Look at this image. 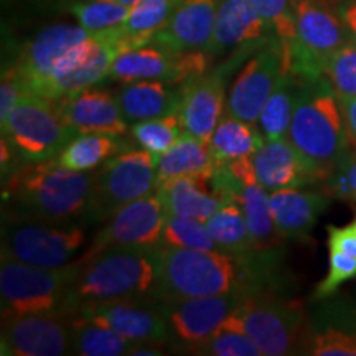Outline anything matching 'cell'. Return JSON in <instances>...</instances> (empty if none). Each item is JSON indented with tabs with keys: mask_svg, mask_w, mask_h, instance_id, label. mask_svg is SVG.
Masks as SVG:
<instances>
[{
	"mask_svg": "<svg viewBox=\"0 0 356 356\" xmlns=\"http://www.w3.org/2000/svg\"><path fill=\"white\" fill-rule=\"evenodd\" d=\"M159 284L155 299L160 302L221 296L229 292L252 293L267 291L261 275L266 267L257 266L252 256L238 257L229 252L203 251L172 246L157 248Z\"/></svg>",
	"mask_w": 356,
	"mask_h": 356,
	"instance_id": "6da1fadb",
	"label": "cell"
},
{
	"mask_svg": "<svg viewBox=\"0 0 356 356\" xmlns=\"http://www.w3.org/2000/svg\"><path fill=\"white\" fill-rule=\"evenodd\" d=\"M95 173L61 167L55 157L17 167L7 178V216L53 222L88 220Z\"/></svg>",
	"mask_w": 356,
	"mask_h": 356,
	"instance_id": "7a4b0ae2",
	"label": "cell"
},
{
	"mask_svg": "<svg viewBox=\"0 0 356 356\" xmlns=\"http://www.w3.org/2000/svg\"><path fill=\"white\" fill-rule=\"evenodd\" d=\"M287 139L323 180L351 150L341 101L325 76L302 79Z\"/></svg>",
	"mask_w": 356,
	"mask_h": 356,
	"instance_id": "3957f363",
	"label": "cell"
},
{
	"mask_svg": "<svg viewBox=\"0 0 356 356\" xmlns=\"http://www.w3.org/2000/svg\"><path fill=\"white\" fill-rule=\"evenodd\" d=\"M157 249L109 248L83 262L74 284L76 310L86 302L155 299L159 284Z\"/></svg>",
	"mask_w": 356,
	"mask_h": 356,
	"instance_id": "277c9868",
	"label": "cell"
},
{
	"mask_svg": "<svg viewBox=\"0 0 356 356\" xmlns=\"http://www.w3.org/2000/svg\"><path fill=\"white\" fill-rule=\"evenodd\" d=\"M222 323L248 333L264 356L309 355L310 318L304 302L297 299L273 291L248 293Z\"/></svg>",
	"mask_w": 356,
	"mask_h": 356,
	"instance_id": "5b68a950",
	"label": "cell"
},
{
	"mask_svg": "<svg viewBox=\"0 0 356 356\" xmlns=\"http://www.w3.org/2000/svg\"><path fill=\"white\" fill-rule=\"evenodd\" d=\"M83 262L47 269L2 259L0 264V302L2 320L29 314H76L74 284Z\"/></svg>",
	"mask_w": 356,
	"mask_h": 356,
	"instance_id": "8992f818",
	"label": "cell"
},
{
	"mask_svg": "<svg viewBox=\"0 0 356 356\" xmlns=\"http://www.w3.org/2000/svg\"><path fill=\"white\" fill-rule=\"evenodd\" d=\"M296 17V43L286 55L289 73L302 79L323 76L328 60L348 42L340 17L323 0H292Z\"/></svg>",
	"mask_w": 356,
	"mask_h": 356,
	"instance_id": "52a82bcc",
	"label": "cell"
},
{
	"mask_svg": "<svg viewBox=\"0 0 356 356\" xmlns=\"http://www.w3.org/2000/svg\"><path fill=\"white\" fill-rule=\"evenodd\" d=\"M84 244L76 222H53L7 216L2 226V259L55 269L70 264Z\"/></svg>",
	"mask_w": 356,
	"mask_h": 356,
	"instance_id": "ba28073f",
	"label": "cell"
},
{
	"mask_svg": "<svg viewBox=\"0 0 356 356\" xmlns=\"http://www.w3.org/2000/svg\"><path fill=\"white\" fill-rule=\"evenodd\" d=\"M76 136L61 118L56 101L29 92L2 124V137L29 163L56 157Z\"/></svg>",
	"mask_w": 356,
	"mask_h": 356,
	"instance_id": "9c48e42d",
	"label": "cell"
},
{
	"mask_svg": "<svg viewBox=\"0 0 356 356\" xmlns=\"http://www.w3.org/2000/svg\"><path fill=\"white\" fill-rule=\"evenodd\" d=\"M157 188V157L144 149L115 154L95 172L89 221L109 220L119 208Z\"/></svg>",
	"mask_w": 356,
	"mask_h": 356,
	"instance_id": "30bf717a",
	"label": "cell"
},
{
	"mask_svg": "<svg viewBox=\"0 0 356 356\" xmlns=\"http://www.w3.org/2000/svg\"><path fill=\"white\" fill-rule=\"evenodd\" d=\"M213 55L208 51H172L157 43L119 53L111 65L109 78L119 83L159 79L181 84L204 74L210 68Z\"/></svg>",
	"mask_w": 356,
	"mask_h": 356,
	"instance_id": "8fae6325",
	"label": "cell"
},
{
	"mask_svg": "<svg viewBox=\"0 0 356 356\" xmlns=\"http://www.w3.org/2000/svg\"><path fill=\"white\" fill-rule=\"evenodd\" d=\"M79 317L109 328L137 343L167 346L173 335L163 317L160 302L154 299H118L86 302L78 307Z\"/></svg>",
	"mask_w": 356,
	"mask_h": 356,
	"instance_id": "7c38bea8",
	"label": "cell"
},
{
	"mask_svg": "<svg viewBox=\"0 0 356 356\" xmlns=\"http://www.w3.org/2000/svg\"><path fill=\"white\" fill-rule=\"evenodd\" d=\"M287 73L280 40L267 42L244 63L226 96V111L249 124H257L266 101Z\"/></svg>",
	"mask_w": 356,
	"mask_h": 356,
	"instance_id": "4fadbf2b",
	"label": "cell"
},
{
	"mask_svg": "<svg viewBox=\"0 0 356 356\" xmlns=\"http://www.w3.org/2000/svg\"><path fill=\"white\" fill-rule=\"evenodd\" d=\"M165 216L167 213L157 193L136 200L119 208L109 218L79 259L86 261L109 248L157 249L162 246Z\"/></svg>",
	"mask_w": 356,
	"mask_h": 356,
	"instance_id": "5bb4252c",
	"label": "cell"
},
{
	"mask_svg": "<svg viewBox=\"0 0 356 356\" xmlns=\"http://www.w3.org/2000/svg\"><path fill=\"white\" fill-rule=\"evenodd\" d=\"M91 37L81 25L55 24L43 29L22 47L15 63L10 65L29 95H42L58 63L71 48Z\"/></svg>",
	"mask_w": 356,
	"mask_h": 356,
	"instance_id": "9a60e30c",
	"label": "cell"
},
{
	"mask_svg": "<svg viewBox=\"0 0 356 356\" xmlns=\"http://www.w3.org/2000/svg\"><path fill=\"white\" fill-rule=\"evenodd\" d=\"M73 315L29 314L2 320V355L61 356L71 353Z\"/></svg>",
	"mask_w": 356,
	"mask_h": 356,
	"instance_id": "2e32d148",
	"label": "cell"
},
{
	"mask_svg": "<svg viewBox=\"0 0 356 356\" xmlns=\"http://www.w3.org/2000/svg\"><path fill=\"white\" fill-rule=\"evenodd\" d=\"M248 293L243 292H229L221 296L159 302L170 327L173 341H178L177 348H184L210 337L231 314H234Z\"/></svg>",
	"mask_w": 356,
	"mask_h": 356,
	"instance_id": "e0dca14e",
	"label": "cell"
},
{
	"mask_svg": "<svg viewBox=\"0 0 356 356\" xmlns=\"http://www.w3.org/2000/svg\"><path fill=\"white\" fill-rule=\"evenodd\" d=\"M275 38L251 0H218L216 24L208 53L213 56L234 50L257 51Z\"/></svg>",
	"mask_w": 356,
	"mask_h": 356,
	"instance_id": "ac0fdd59",
	"label": "cell"
},
{
	"mask_svg": "<svg viewBox=\"0 0 356 356\" xmlns=\"http://www.w3.org/2000/svg\"><path fill=\"white\" fill-rule=\"evenodd\" d=\"M226 74L228 70L218 68L181 84L178 111L186 134L210 142L213 131L226 111Z\"/></svg>",
	"mask_w": 356,
	"mask_h": 356,
	"instance_id": "d6986e66",
	"label": "cell"
},
{
	"mask_svg": "<svg viewBox=\"0 0 356 356\" xmlns=\"http://www.w3.org/2000/svg\"><path fill=\"white\" fill-rule=\"evenodd\" d=\"M61 118L78 134L126 136L131 124L124 118L118 97L108 89L89 86L56 101Z\"/></svg>",
	"mask_w": 356,
	"mask_h": 356,
	"instance_id": "ffe728a7",
	"label": "cell"
},
{
	"mask_svg": "<svg viewBox=\"0 0 356 356\" xmlns=\"http://www.w3.org/2000/svg\"><path fill=\"white\" fill-rule=\"evenodd\" d=\"M231 172L239 180V190L236 202L239 203L248 221L249 234H251L252 248L256 254L275 252L284 241L279 234L270 213L269 191L257 181L254 168H252L251 155L228 162Z\"/></svg>",
	"mask_w": 356,
	"mask_h": 356,
	"instance_id": "44dd1931",
	"label": "cell"
},
{
	"mask_svg": "<svg viewBox=\"0 0 356 356\" xmlns=\"http://www.w3.org/2000/svg\"><path fill=\"white\" fill-rule=\"evenodd\" d=\"M257 181L267 191L307 186L325 181L322 173L293 147L289 139L264 140L251 155Z\"/></svg>",
	"mask_w": 356,
	"mask_h": 356,
	"instance_id": "7402d4cb",
	"label": "cell"
},
{
	"mask_svg": "<svg viewBox=\"0 0 356 356\" xmlns=\"http://www.w3.org/2000/svg\"><path fill=\"white\" fill-rule=\"evenodd\" d=\"M218 0H180L150 43L172 51H208L215 33Z\"/></svg>",
	"mask_w": 356,
	"mask_h": 356,
	"instance_id": "603a6c76",
	"label": "cell"
},
{
	"mask_svg": "<svg viewBox=\"0 0 356 356\" xmlns=\"http://www.w3.org/2000/svg\"><path fill=\"white\" fill-rule=\"evenodd\" d=\"M269 204L275 228L284 241H300L309 238L318 218L330 204V198L327 193L307 191L304 186H296L270 191Z\"/></svg>",
	"mask_w": 356,
	"mask_h": 356,
	"instance_id": "cb8c5ba5",
	"label": "cell"
},
{
	"mask_svg": "<svg viewBox=\"0 0 356 356\" xmlns=\"http://www.w3.org/2000/svg\"><path fill=\"white\" fill-rule=\"evenodd\" d=\"M215 168L159 185L155 191L167 215L193 218L203 222L215 215L226 203L216 190L215 178H213Z\"/></svg>",
	"mask_w": 356,
	"mask_h": 356,
	"instance_id": "d4e9b609",
	"label": "cell"
},
{
	"mask_svg": "<svg viewBox=\"0 0 356 356\" xmlns=\"http://www.w3.org/2000/svg\"><path fill=\"white\" fill-rule=\"evenodd\" d=\"M115 97L124 118L132 126L180 109L181 86L159 79H140L122 83V86L115 91Z\"/></svg>",
	"mask_w": 356,
	"mask_h": 356,
	"instance_id": "484cf974",
	"label": "cell"
},
{
	"mask_svg": "<svg viewBox=\"0 0 356 356\" xmlns=\"http://www.w3.org/2000/svg\"><path fill=\"white\" fill-rule=\"evenodd\" d=\"M309 355L356 356V310L332 305L310 320Z\"/></svg>",
	"mask_w": 356,
	"mask_h": 356,
	"instance_id": "4316f807",
	"label": "cell"
},
{
	"mask_svg": "<svg viewBox=\"0 0 356 356\" xmlns=\"http://www.w3.org/2000/svg\"><path fill=\"white\" fill-rule=\"evenodd\" d=\"M180 0H140L121 25L99 32L106 35L119 53L144 47L165 26Z\"/></svg>",
	"mask_w": 356,
	"mask_h": 356,
	"instance_id": "83f0119b",
	"label": "cell"
},
{
	"mask_svg": "<svg viewBox=\"0 0 356 356\" xmlns=\"http://www.w3.org/2000/svg\"><path fill=\"white\" fill-rule=\"evenodd\" d=\"M95 37V44L89 55L78 66L68 73L61 74L60 78L53 79L48 84L43 97L51 101H58L61 97L74 95V92L86 89L89 86H96L106 78H109L111 65L114 58L119 55L118 47L102 33H91Z\"/></svg>",
	"mask_w": 356,
	"mask_h": 356,
	"instance_id": "f1b7e54d",
	"label": "cell"
},
{
	"mask_svg": "<svg viewBox=\"0 0 356 356\" xmlns=\"http://www.w3.org/2000/svg\"><path fill=\"white\" fill-rule=\"evenodd\" d=\"M328 273L315 289V300H327L356 277V216L345 226H327Z\"/></svg>",
	"mask_w": 356,
	"mask_h": 356,
	"instance_id": "f546056e",
	"label": "cell"
},
{
	"mask_svg": "<svg viewBox=\"0 0 356 356\" xmlns=\"http://www.w3.org/2000/svg\"><path fill=\"white\" fill-rule=\"evenodd\" d=\"M216 163L210 142L184 132L180 139L157 159V186L180 177L210 172Z\"/></svg>",
	"mask_w": 356,
	"mask_h": 356,
	"instance_id": "4dcf8cb0",
	"label": "cell"
},
{
	"mask_svg": "<svg viewBox=\"0 0 356 356\" xmlns=\"http://www.w3.org/2000/svg\"><path fill=\"white\" fill-rule=\"evenodd\" d=\"M264 140L256 124H249L226 113L211 134L210 149L218 163H226L249 157L264 144Z\"/></svg>",
	"mask_w": 356,
	"mask_h": 356,
	"instance_id": "1f68e13d",
	"label": "cell"
},
{
	"mask_svg": "<svg viewBox=\"0 0 356 356\" xmlns=\"http://www.w3.org/2000/svg\"><path fill=\"white\" fill-rule=\"evenodd\" d=\"M300 83L302 78L287 71L266 101L256 124L266 140L287 139Z\"/></svg>",
	"mask_w": 356,
	"mask_h": 356,
	"instance_id": "d6a6232c",
	"label": "cell"
},
{
	"mask_svg": "<svg viewBox=\"0 0 356 356\" xmlns=\"http://www.w3.org/2000/svg\"><path fill=\"white\" fill-rule=\"evenodd\" d=\"M71 353L79 356H122L132 355L137 341L127 340L109 328L73 315L70 323Z\"/></svg>",
	"mask_w": 356,
	"mask_h": 356,
	"instance_id": "836d02e7",
	"label": "cell"
},
{
	"mask_svg": "<svg viewBox=\"0 0 356 356\" xmlns=\"http://www.w3.org/2000/svg\"><path fill=\"white\" fill-rule=\"evenodd\" d=\"M208 233L215 239L220 251L238 257L256 254L249 234L248 221L236 200H229L211 218L204 221Z\"/></svg>",
	"mask_w": 356,
	"mask_h": 356,
	"instance_id": "e575fe53",
	"label": "cell"
},
{
	"mask_svg": "<svg viewBox=\"0 0 356 356\" xmlns=\"http://www.w3.org/2000/svg\"><path fill=\"white\" fill-rule=\"evenodd\" d=\"M122 142L108 134H78L55 160L61 167L78 172H91L121 152Z\"/></svg>",
	"mask_w": 356,
	"mask_h": 356,
	"instance_id": "d590c367",
	"label": "cell"
},
{
	"mask_svg": "<svg viewBox=\"0 0 356 356\" xmlns=\"http://www.w3.org/2000/svg\"><path fill=\"white\" fill-rule=\"evenodd\" d=\"M184 122H181L180 111L160 115V118L147 119L132 124L131 136L140 149L147 150L155 157L165 154L184 134Z\"/></svg>",
	"mask_w": 356,
	"mask_h": 356,
	"instance_id": "8d00e7d4",
	"label": "cell"
},
{
	"mask_svg": "<svg viewBox=\"0 0 356 356\" xmlns=\"http://www.w3.org/2000/svg\"><path fill=\"white\" fill-rule=\"evenodd\" d=\"M184 348L186 353L200 356H264L248 333L225 323L208 338Z\"/></svg>",
	"mask_w": 356,
	"mask_h": 356,
	"instance_id": "74e56055",
	"label": "cell"
},
{
	"mask_svg": "<svg viewBox=\"0 0 356 356\" xmlns=\"http://www.w3.org/2000/svg\"><path fill=\"white\" fill-rule=\"evenodd\" d=\"M131 10L132 7L106 0H78L70 3V12L89 33H99L121 25Z\"/></svg>",
	"mask_w": 356,
	"mask_h": 356,
	"instance_id": "f35d334b",
	"label": "cell"
},
{
	"mask_svg": "<svg viewBox=\"0 0 356 356\" xmlns=\"http://www.w3.org/2000/svg\"><path fill=\"white\" fill-rule=\"evenodd\" d=\"M163 246L216 251L218 246L203 221L180 215H167L162 233Z\"/></svg>",
	"mask_w": 356,
	"mask_h": 356,
	"instance_id": "ab89813d",
	"label": "cell"
},
{
	"mask_svg": "<svg viewBox=\"0 0 356 356\" xmlns=\"http://www.w3.org/2000/svg\"><path fill=\"white\" fill-rule=\"evenodd\" d=\"M323 76L340 99L356 97V40H348L325 65Z\"/></svg>",
	"mask_w": 356,
	"mask_h": 356,
	"instance_id": "60d3db41",
	"label": "cell"
},
{
	"mask_svg": "<svg viewBox=\"0 0 356 356\" xmlns=\"http://www.w3.org/2000/svg\"><path fill=\"white\" fill-rule=\"evenodd\" d=\"M256 10L273 29L280 40L284 50H289L296 43V17H293L292 0H251Z\"/></svg>",
	"mask_w": 356,
	"mask_h": 356,
	"instance_id": "b9f144b4",
	"label": "cell"
},
{
	"mask_svg": "<svg viewBox=\"0 0 356 356\" xmlns=\"http://www.w3.org/2000/svg\"><path fill=\"white\" fill-rule=\"evenodd\" d=\"M325 184L328 193L356 203V150H351L346 155L343 162L325 180Z\"/></svg>",
	"mask_w": 356,
	"mask_h": 356,
	"instance_id": "7bdbcfd3",
	"label": "cell"
},
{
	"mask_svg": "<svg viewBox=\"0 0 356 356\" xmlns=\"http://www.w3.org/2000/svg\"><path fill=\"white\" fill-rule=\"evenodd\" d=\"M25 95L26 91L17 73L12 66H7L2 73V81H0V124H6L13 108L19 104V101Z\"/></svg>",
	"mask_w": 356,
	"mask_h": 356,
	"instance_id": "ee69618b",
	"label": "cell"
},
{
	"mask_svg": "<svg viewBox=\"0 0 356 356\" xmlns=\"http://www.w3.org/2000/svg\"><path fill=\"white\" fill-rule=\"evenodd\" d=\"M335 10L348 37L351 40H356V0H341Z\"/></svg>",
	"mask_w": 356,
	"mask_h": 356,
	"instance_id": "f6af8a7d",
	"label": "cell"
},
{
	"mask_svg": "<svg viewBox=\"0 0 356 356\" xmlns=\"http://www.w3.org/2000/svg\"><path fill=\"white\" fill-rule=\"evenodd\" d=\"M340 101H341V111H343L345 126H346V132H348L351 149L356 150V97L340 99Z\"/></svg>",
	"mask_w": 356,
	"mask_h": 356,
	"instance_id": "bcb514c9",
	"label": "cell"
},
{
	"mask_svg": "<svg viewBox=\"0 0 356 356\" xmlns=\"http://www.w3.org/2000/svg\"><path fill=\"white\" fill-rule=\"evenodd\" d=\"M106 2H115V3H122V6L127 7H134L140 2V0H106Z\"/></svg>",
	"mask_w": 356,
	"mask_h": 356,
	"instance_id": "7dc6e473",
	"label": "cell"
},
{
	"mask_svg": "<svg viewBox=\"0 0 356 356\" xmlns=\"http://www.w3.org/2000/svg\"><path fill=\"white\" fill-rule=\"evenodd\" d=\"M323 2L328 3V6L333 7V8H337V6L341 2V0H323Z\"/></svg>",
	"mask_w": 356,
	"mask_h": 356,
	"instance_id": "c3c4849f",
	"label": "cell"
}]
</instances>
